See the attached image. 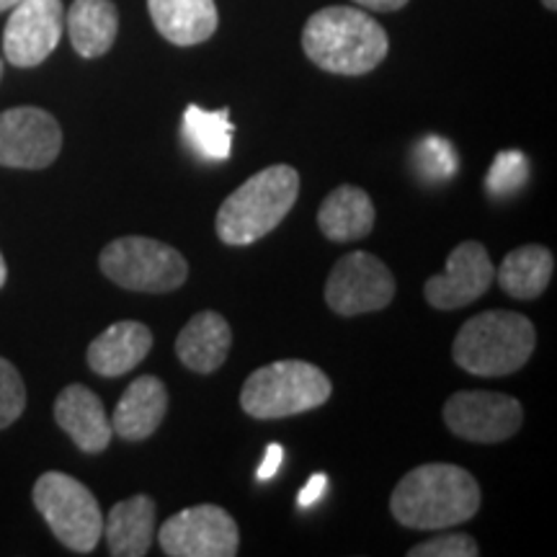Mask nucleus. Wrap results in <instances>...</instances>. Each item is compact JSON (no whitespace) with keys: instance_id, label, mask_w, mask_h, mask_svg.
Masks as SVG:
<instances>
[{"instance_id":"nucleus-16","label":"nucleus","mask_w":557,"mask_h":557,"mask_svg":"<svg viewBox=\"0 0 557 557\" xmlns=\"http://www.w3.org/2000/svg\"><path fill=\"white\" fill-rule=\"evenodd\" d=\"M152 333L137 320L109 325L88 346V367L101 377H122L150 354Z\"/></svg>"},{"instance_id":"nucleus-4","label":"nucleus","mask_w":557,"mask_h":557,"mask_svg":"<svg viewBox=\"0 0 557 557\" xmlns=\"http://www.w3.org/2000/svg\"><path fill=\"white\" fill-rule=\"evenodd\" d=\"M537 333L532 320L508 310H491L465 320L451 357L475 377H506L519 372L532 357Z\"/></svg>"},{"instance_id":"nucleus-26","label":"nucleus","mask_w":557,"mask_h":557,"mask_svg":"<svg viewBox=\"0 0 557 557\" xmlns=\"http://www.w3.org/2000/svg\"><path fill=\"white\" fill-rule=\"evenodd\" d=\"M480 547L470 534H442L410 547L408 557H478Z\"/></svg>"},{"instance_id":"nucleus-23","label":"nucleus","mask_w":557,"mask_h":557,"mask_svg":"<svg viewBox=\"0 0 557 557\" xmlns=\"http://www.w3.org/2000/svg\"><path fill=\"white\" fill-rule=\"evenodd\" d=\"M235 124L230 122V109L207 111L191 103L184 111V139L205 160H227L233 150Z\"/></svg>"},{"instance_id":"nucleus-8","label":"nucleus","mask_w":557,"mask_h":557,"mask_svg":"<svg viewBox=\"0 0 557 557\" xmlns=\"http://www.w3.org/2000/svg\"><path fill=\"white\" fill-rule=\"evenodd\" d=\"M158 542L169 557H233L240 549V532L225 508L201 504L165 519Z\"/></svg>"},{"instance_id":"nucleus-12","label":"nucleus","mask_w":557,"mask_h":557,"mask_svg":"<svg viewBox=\"0 0 557 557\" xmlns=\"http://www.w3.org/2000/svg\"><path fill=\"white\" fill-rule=\"evenodd\" d=\"M65 32L62 0H24L11 9L3 52L13 67H37L58 50Z\"/></svg>"},{"instance_id":"nucleus-29","label":"nucleus","mask_w":557,"mask_h":557,"mask_svg":"<svg viewBox=\"0 0 557 557\" xmlns=\"http://www.w3.org/2000/svg\"><path fill=\"white\" fill-rule=\"evenodd\" d=\"M282 459H284V449L282 444H269L267 455H263V462L259 465V470H256V478L259 480H271L282 468Z\"/></svg>"},{"instance_id":"nucleus-5","label":"nucleus","mask_w":557,"mask_h":557,"mask_svg":"<svg viewBox=\"0 0 557 557\" xmlns=\"http://www.w3.org/2000/svg\"><path fill=\"white\" fill-rule=\"evenodd\" d=\"M333 393L331 377L310 361L284 359L256 369L240 393V406L250 418L274 421L325 406Z\"/></svg>"},{"instance_id":"nucleus-3","label":"nucleus","mask_w":557,"mask_h":557,"mask_svg":"<svg viewBox=\"0 0 557 557\" xmlns=\"http://www.w3.org/2000/svg\"><path fill=\"white\" fill-rule=\"evenodd\" d=\"M297 197L299 173L292 165H269L253 173L218 209V238L227 246H250L267 238L292 212Z\"/></svg>"},{"instance_id":"nucleus-10","label":"nucleus","mask_w":557,"mask_h":557,"mask_svg":"<svg viewBox=\"0 0 557 557\" xmlns=\"http://www.w3.org/2000/svg\"><path fill=\"white\" fill-rule=\"evenodd\" d=\"M524 410L511 395L462 389L444 403V423L462 442L498 444L521 429Z\"/></svg>"},{"instance_id":"nucleus-21","label":"nucleus","mask_w":557,"mask_h":557,"mask_svg":"<svg viewBox=\"0 0 557 557\" xmlns=\"http://www.w3.org/2000/svg\"><path fill=\"white\" fill-rule=\"evenodd\" d=\"M70 45L81 58L94 60L114 47L120 13L111 0H75L65 13Z\"/></svg>"},{"instance_id":"nucleus-24","label":"nucleus","mask_w":557,"mask_h":557,"mask_svg":"<svg viewBox=\"0 0 557 557\" xmlns=\"http://www.w3.org/2000/svg\"><path fill=\"white\" fill-rule=\"evenodd\" d=\"M26 408V385L18 369L0 357V429L16 423Z\"/></svg>"},{"instance_id":"nucleus-20","label":"nucleus","mask_w":557,"mask_h":557,"mask_svg":"<svg viewBox=\"0 0 557 557\" xmlns=\"http://www.w3.org/2000/svg\"><path fill=\"white\" fill-rule=\"evenodd\" d=\"M318 227L333 243L361 240L374 227V205L359 186H338L318 209Z\"/></svg>"},{"instance_id":"nucleus-34","label":"nucleus","mask_w":557,"mask_h":557,"mask_svg":"<svg viewBox=\"0 0 557 557\" xmlns=\"http://www.w3.org/2000/svg\"><path fill=\"white\" fill-rule=\"evenodd\" d=\"M0 78H3V60H0Z\"/></svg>"},{"instance_id":"nucleus-18","label":"nucleus","mask_w":557,"mask_h":557,"mask_svg":"<svg viewBox=\"0 0 557 557\" xmlns=\"http://www.w3.org/2000/svg\"><path fill=\"white\" fill-rule=\"evenodd\" d=\"M148 11L160 37L176 47L201 45L220 24L214 0H148Z\"/></svg>"},{"instance_id":"nucleus-33","label":"nucleus","mask_w":557,"mask_h":557,"mask_svg":"<svg viewBox=\"0 0 557 557\" xmlns=\"http://www.w3.org/2000/svg\"><path fill=\"white\" fill-rule=\"evenodd\" d=\"M542 3H545L549 11H555V9H557V0H542Z\"/></svg>"},{"instance_id":"nucleus-2","label":"nucleus","mask_w":557,"mask_h":557,"mask_svg":"<svg viewBox=\"0 0 557 557\" xmlns=\"http://www.w3.org/2000/svg\"><path fill=\"white\" fill-rule=\"evenodd\" d=\"M305 54L336 75H367L387 58V32L367 11L329 5L312 13L302 32Z\"/></svg>"},{"instance_id":"nucleus-31","label":"nucleus","mask_w":557,"mask_h":557,"mask_svg":"<svg viewBox=\"0 0 557 557\" xmlns=\"http://www.w3.org/2000/svg\"><path fill=\"white\" fill-rule=\"evenodd\" d=\"M18 3H24V0H0V13H5V11H11V9H16Z\"/></svg>"},{"instance_id":"nucleus-6","label":"nucleus","mask_w":557,"mask_h":557,"mask_svg":"<svg viewBox=\"0 0 557 557\" xmlns=\"http://www.w3.org/2000/svg\"><path fill=\"white\" fill-rule=\"evenodd\" d=\"M34 506L62 545L78 555L94 553L103 537L99 500L81 480L65 472H45L34 485Z\"/></svg>"},{"instance_id":"nucleus-27","label":"nucleus","mask_w":557,"mask_h":557,"mask_svg":"<svg viewBox=\"0 0 557 557\" xmlns=\"http://www.w3.org/2000/svg\"><path fill=\"white\" fill-rule=\"evenodd\" d=\"M418 163H421L423 173H429L434 178H449L457 169V158L451 152L449 143H444L438 137H426L418 145Z\"/></svg>"},{"instance_id":"nucleus-22","label":"nucleus","mask_w":557,"mask_h":557,"mask_svg":"<svg viewBox=\"0 0 557 557\" xmlns=\"http://www.w3.org/2000/svg\"><path fill=\"white\" fill-rule=\"evenodd\" d=\"M553 271L555 259L545 246H521L506 256L496 278L513 299H537L547 289Z\"/></svg>"},{"instance_id":"nucleus-32","label":"nucleus","mask_w":557,"mask_h":557,"mask_svg":"<svg viewBox=\"0 0 557 557\" xmlns=\"http://www.w3.org/2000/svg\"><path fill=\"white\" fill-rule=\"evenodd\" d=\"M5 278H9V267H5L3 253H0V287H3V284H5Z\"/></svg>"},{"instance_id":"nucleus-28","label":"nucleus","mask_w":557,"mask_h":557,"mask_svg":"<svg viewBox=\"0 0 557 557\" xmlns=\"http://www.w3.org/2000/svg\"><path fill=\"white\" fill-rule=\"evenodd\" d=\"M325 487H329V475H323V472H315V475H310L308 485H305L302 491L297 493V506L299 508H310L312 504H318V500L323 498Z\"/></svg>"},{"instance_id":"nucleus-1","label":"nucleus","mask_w":557,"mask_h":557,"mask_svg":"<svg viewBox=\"0 0 557 557\" xmlns=\"http://www.w3.org/2000/svg\"><path fill=\"white\" fill-rule=\"evenodd\" d=\"M478 508V480L459 465L447 462H429L410 470L389 498V511L398 524L426 532L465 524L475 517Z\"/></svg>"},{"instance_id":"nucleus-11","label":"nucleus","mask_w":557,"mask_h":557,"mask_svg":"<svg viewBox=\"0 0 557 557\" xmlns=\"http://www.w3.org/2000/svg\"><path fill=\"white\" fill-rule=\"evenodd\" d=\"M62 129L50 111L16 107L0 114V165L41 171L58 160Z\"/></svg>"},{"instance_id":"nucleus-13","label":"nucleus","mask_w":557,"mask_h":557,"mask_svg":"<svg viewBox=\"0 0 557 557\" xmlns=\"http://www.w3.org/2000/svg\"><path fill=\"white\" fill-rule=\"evenodd\" d=\"M496 269L483 243L468 240L449 253L447 271L431 276L426 282V299L436 310H457L472 305L491 289Z\"/></svg>"},{"instance_id":"nucleus-17","label":"nucleus","mask_w":557,"mask_h":557,"mask_svg":"<svg viewBox=\"0 0 557 557\" xmlns=\"http://www.w3.org/2000/svg\"><path fill=\"white\" fill-rule=\"evenodd\" d=\"M230 346H233V331L220 312L205 310L197 312L176 338V357L181 364L197 374H212L225 364Z\"/></svg>"},{"instance_id":"nucleus-25","label":"nucleus","mask_w":557,"mask_h":557,"mask_svg":"<svg viewBox=\"0 0 557 557\" xmlns=\"http://www.w3.org/2000/svg\"><path fill=\"white\" fill-rule=\"evenodd\" d=\"M527 173H529V163L521 152L517 150L498 152L496 163H493L491 169V176H487V189L498 194V197L500 194L517 191L527 181Z\"/></svg>"},{"instance_id":"nucleus-7","label":"nucleus","mask_w":557,"mask_h":557,"mask_svg":"<svg viewBox=\"0 0 557 557\" xmlns=\"http://www.w3.org/2000/svg\"><path fill=\"white\" fill-rule=\"evenodd\" d=\"M101 271L116 287L129 292H163L178 289L189 276V263L176 248L156 238L127 235V238L111 240L101 250Z\"/></svg>"},{"instance_id":"nucleus-30","label":"nucleus","mask_w":557,"mask_h":557,"mask_svg":"<svg viewBox=\"0 0 557 557\" xmlns=\"http://www.w3.org/2000/svg\"><path fill=\"white\" fill-rule=\"evenodd\" d=\"M354 3L361 5V9H367V11L389 13V11H400L408 0H354Z\"/></svg>"},{"instance_id":"nucleus-14","label":"nucleus","mask_w":557,"mask_h":557,"mask_svg":"<svg viewBox=\"0 0 557 557\" xmlns=\"http://www.w3.org/2000/svg\"><path fill=\"white\" fill-rule=\"evenodd\" d=\"M54 421L86 455H99L111 444V418L99 395L86 385H67L54 400Z\"/></svg>"},{"instance_id":"nucleus-15","label":"nucleus","mask_w":557,"mask_h":557,"mask_svg":"<svg viewBox=\"0 0 557 557\" xmlns=\"http://www.w3.org/2000/svg\"><path fill=\"white\" fill-rule=\"evenodd\" d=\"M169 410V389L158 377H137L116 403L111 431L124 442H145L156 434Z\"/></svg>"},{"instance_id":"nucleus-19","label":"nucleus","mask_w":557,"mask_h":557,"mask_svg":"<svg viewBox=\"0 0 557 557\" xmlns=\"http://www.w3.org/2000/svg\"><path fill=\"white\" fill-rule=\"evenodd\" d=\"M103 537L114 557L148 555L156 537V500L150 496H132L120 500L103 521Z\"/></svg>"},{"instance_id":"nucleus-9","label":"nucleus","mask_w":557,"mask_h":557,"mask_svg":"<svg viewBox=\"0 0 557 557\" xmlns=\"http://www.w3.org/2000/svg\"><path fill=\"white\" fill-rule=\"evenodd\" d=\"M395 297V276L377 256L354 250L341 256L325 284V302L341 318L385 310Z\"/></svg>"}]
</instances>
